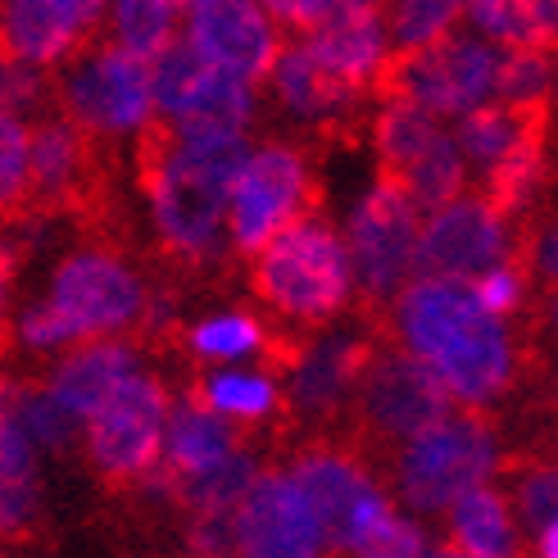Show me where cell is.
Wrapping results in <instances>:
<instances>
[{
  "instance_id": "obj_1",
  "label": "cell",
  "mask_w": 558,
  "mask_h": 558,
  "mask_svg": "<svg viewBox=\"0 0 558 558\" xmlns=\"http://www.w3.org/2000/svg\"><path fill=\"white\" fill-rule=\"evenodd\" d=\"M390 341L423 364L450 400L468 413L490 417V409L518 386L526 354L509 323L490 318L472 282L413 277L381 314Z\"/></svg>"
},
{
  "instance_id": "obj_2",
  "label": "cell",
  "mask_w": 558,
  "mask_h": 558,
  "mask_svg": "<svg viewBox=\"0 0 558 558\" xmlns=\"http://www.w3.org/2000/svg\"><path fill=\"white\" fill-rule=\"evenodd\" d=\"M250 159L236 132H191L169 119H150L136 132V182H142L159 250L178 272L222 264V218L228 191Z\"/></svg>"
},
{
  "instance_id": "obj_3",
  "label": "cell",
  "mask_w": 558,
  "mask_h": 558,
  "mask_svg": "<svg viewBox=\"0 0 558 558\" xmlns=\"http://www.w3.org/2000/svg\"><path fill=\"white\" fill-rule=\"evenodd\" d=\"M250 291L287 327L318 337V327L345 314L354 291L345 241L323 214L295 222L287 236H277L250 259Z\"/></svg>"
},
{
  "instance_id": "obj_4",
  "label": "cell",
  "mask_w": 558,
  "mask_h": 558,
  "mask_svg": "<svg viewBox=\"0 0 558 558\" xmlns=\"http://www.w3.org/2000/svg\"><path fill=\"white\" fill-rule=\"evenodd\" d=\"M41 310L54 318L64 345L92 341H123L146 331L150 318V287L119 245L92 241L60 259L50 277Z\"/></svg>"
},
{
  "instance_id": "obj_5",
  "label": "cell",
  "mask_w": 558,
  "mask_h": 558,
  "mask_svg": "<svg viewBox=\"0 0 558 558\" xmlns=\"http://www.w3.org/2000/svg\"><path fill=\"white\" fill-rule=\"evenodd\" d=\"M499 436L495 417L450 409L432 423L427 432H417L404 440L390 463V482H396L400 499L413 513H445L459 495L486 486V477L499 468Z\"/></svg>"
},
{
  "instance_id": "obj_6",
  "label": "cell",
  "mask_w": 558,
  "mask_h": 558,
  "mask_svg": "<svg viewBox=\"0 0 558 558\" xmlns=\"http://www.w3.org/2000/svg\"><path fill=\"white\" fill-rule=\"evenodd\" d=\"M314 214H323V191L310 155L291 142L250 146V159L228 191V232L236 255L255 259L264 245Z\"/></svg>"
},
{
  "instance_id": "obj_7",
  "label": "cell",
  "mask_w": 558,
  "mask_h": 558,
  "mask_svg": "<svg viewBox=\"0 0 558 558\" xmlns=\"http://www.w3.org/2000/svg\"><path fill=\"white\" fill-rule=\"evenodd\" d=\"M445 413H450V396L440 390V381L413 354H404L386 331L368 359L364 377H359L345 440L359 454L400 450L404 440L440 423Z\"/></svg>"
},
{
  "instance_id": "obj_8",
  "label": "cell",
  "mask_w": 558,
  "mask_h": 558,
  "mask_svg": "<svg viewBox=\"0 0 558 558\" xmlns=\"http://www.w3.org/2000/svg\"><path fill=\"white\" fill-rule=\"evenodd\" d=\"M495 73H499V50L454 27V33L436 41L432 50L386 54L368 96L417 105L423 114H432L440 123V119H463L472 109L490 105Z\"/></svg>"
},
{
  "instance_id": "obj_9",
  "label": "cell",
  "mask_w": 558,
  "mask_h": 558,
  "mask_svg": "<svg viewBox=\"0 0 558 558\" xmlns=\"http://www.w3.org/2000/svg\"><path fill=\"white\" fill-rule=\"evenodd\" d=\"M169 386L155 373H132L87 423H82V454L105 490H142L159 468L163 423H169Z\"/></svg>"
},
{
  "instance_id": "obj_10",
  "label": "cell",
  "mask_w": 558,
  "mask_h": 558,
  "mask_svg": "<svg viewBox=\"0 0 558 558\" xmlns=\"http://www.w3.org/2000/svg\"><path fill=\"white\" fill-rule=\"evenodd\" d=\"M54 109L87 136L114 142L123 132H142L155 119L150 64L132 60L119 46L92 41L64 69H54Z\"/></svg>"
},
{
  "instance_id": "obj_11",
  "label": "cell",
  "mask_w": 558,
  "mask_h": 558,
  "mask_svg": "<svg viewBox=\"0 0 558 558\" xmlns=\"http://www.w3.org/2000/svg\"><path fill=\"white\" fill-rule=\"evenodd\" d=\"M536 228L526 222H505L477 191H463L459 201L440 205L417 222V277H445V282H477L482 272L526 259L532 264Z\"/></svg>"
},
{
  "instance_id": "obj_12",
  "label": "cell",
  "mask_w": 558,
  "mask_h": 558,
  "mask_svg": "<svg viewBox=\"0 0 558 558\" xmlns=\"http://www.w3.org/2000/svg\"><path fill=\"white\" fill-rule=\"evenodd\" d=\"M413 255H417V209L390 186L386 178L373 182V191L350 214V282L364 291L368 314L381 318L409 282H413Z\"/></svg>"
},
{
  "instance_id": "obj_13",
  "label": "cell",
  "mask_w": 558,
  "mask_h": 558,
  "mask_svg": "<svg viewBox=\"0 0 558 558\" xmlns=\"http://www.w3.org/2000/svg\"><path fill=\"white\" fill-rule=\"evenodd\" d=\"M186 46L205 69L236 77L245 87L264 82L282 54L277 23L264 5H236V0H201V5H182Z\"/></svg>"
},
{
  "instance_id": "obj_14",
  "label": "cell",
  "mask_w": 558,
  "mask_h": 558,
  "mask_svg": "<svg viewBox=\"0 0 558 558\" xmlns=\"http://www.w3.org/2000/svg\"><path fill=\"white\" fill-rule=\"evenodd\" d=\"M287 482L304 495V505L314 509L327 549H337L345 536L350 518L359 513L368 495H377V477L368 468V454H359L345 436H310L295 445L287 459Z\"/></svg>"
},
{
  "instance_id": "obj_15",
  "label": "cell",
  "mask_w": 558,
  "mask_h": 558,
  "mask_svg": "<svg viewBox=\"0 0 558 558\" xmlns=\"http://www.w3.org/2000/svg\"><path fill=\"white\" fill-rule=\"evenodd\" d=\"M236 558H327L323 526L287 472L259 468L232 513Z\"/></svg>"
},
{
  "instance_id": "obj_16",
  "label": "cell",
  "mask_w": 558,
  "mask_h": 558,
  "mask_svg": "<svg viewBox=\"0 0 558 558\" xmlns=\"http://www.w3.org/2000/svg\"><path fill=\"white\" fill-rule=\"evenodd\" d=\"M105 33V5L92 0H14L0 5V60L27 69L69 64Z\"/></svg>"
},
{
  "instance_id": "obj_17",
  "label": "cell",
  "mask_w": 558,
  "mask_h": 558,
  "mask_svg": "<svg viewBox=\"0 0 558 558\" xmlns=\"http://www.w3.org/2000/svg\"><path fill=\"white\" fill-rule=\"evenodd\" d=\"M314 54V64L337 77L345 92L368 96L373 82L386 64V27H381V5H331L327 23L318 33L300 41Z\"/></svg>"
},
{
  "instance_id": "obj_18",
  "label": "cell",
  "mask_w": 558,
  "mask_h": 558,
  "mask_svg": "<svg viewBox=\"0 0 558 558\" xmlns=\"http://www.w3.org/2000/svg\"><path fill=\"white\" fill-rule=\"evenodd\" d=\"M268 77H272L277 100H282L295 119L310 123L323 142H354L359 105H364V96H354V92L341 87L337 77H327L300 41L282 46V54H277V64H272Z\"/></svg>"
},
{
  "instance_id": "obj_19",
  "label": "cell",
  "mask_w": 558,
  "mask_h": 558,
  "mask_svg": "<svg viewBox=\"0 0 558 558\" xmlns=\"http://www.w3.org/2000/svg\"><path fill=\"white\" fill-rule=\"evenodd\" d=\"M245 432L222 423L218 413L201 409L191 396H178L169 404V423H163V450H159V468L150 477L159 486H182L214 472L218 463H228L232 454L245 450Z\"/></svg>"
},
{
  "instance_id": "obj_20",
  "label": "cell",
  "mask_w": 558,
  "mask_h": 558,
  "mask_svg": "<svg viewBox=\"0 0 558 558\" xmlns=\"http://www.w3.org/2000/svg\"><path fill=\"white\" fill-rule=\"evenodd\" d=\"M132 373H142V368H136V350L128 341H92V345H73L60 364L50 368L46 390L77 423H87Z\"/></svg>"
},
{
  "instance_id": "obj_21",
  "label": "cell",
  "mask_w": 558,
  "mask_h": 558,
  "mask_svg": "<svg viewBox=\"0 0 558 558\" xmlns=\"http://www.w3.org/2000/svg\"><path fill=\"white\" fill-rule=\"evenodd\" d=\"M549 132V105H505V100H490L482 109L463 114L459 132H454V146L463 155V163H472L482 178L505 163L518 146H526L532 136Z\"/></svg>"
},
{
  "instance_id": "obj_22",
  "label": "cell",
  "mask_w": 558,
  "mask_h": 558,
  "mask_svg": "<svg viewBox=\"0 0 558 558\" xmlns=\"http://www.w3.org/2000/svg\"><path fill=\"white\" fill-rule=\"evenodd\" d=\"M445 513H450V549L463 558H532L505 490L477 486L459 495Z\"/></svg>"
},
{
  "instance_id": "obj_23",
  "label": "cell",
  "mask_w": 558,
  "mask_h": 558,
  "mask_svg": "<svg viewBox=\"0 0 558 558\" xmlns=\"http://www.w3.org/2000/svg\"><path fill=\"white\" fill-rule=\"evenodd\" d=\"M186 396L218 413L222 423H232V427H259L268 423V417H282V386H277L264 368L255 373H245V368H214L205 377H195Z\"/></svg>"
},
{
  "instance_id": "obj_24",
  "label": "cell",
  "mask_w": 558,
  "mask_h": 558,
  "mask_svg": "<svg viewBox=\"0 0 558 558\" xmlns=\"http://www.w3.org/2000/svg\"><path fill=\"white\" fill-rule=\"evenodd\" d=\"M423 549H427L423 526L409 522L396 505H390L386 490L368 495L364 505H359V513L345 526V536L337 541L341 558H423Z\"/></svg>"
},
{
  "instance_id": "obj_25",
  "label": "cell",
  "mask_w": 558,
  "mask_h": 558,
  "mask_svg": "<svg viewBox=\"0 0 558 558\" xmlns=\"http://www.w3.org/2000/svg\"><path fill=\"white\" fill-rule=\"evenodd\" d=\"M105 33L114 37L109 46H119L123 54H132V60H155V54H163L178 33H182V5H163V0H146V5H132V0H123V5H109L105 10Z\"/></svg>"
},
{
  "instance_id": "obj_26",
  "label": "cell",
  "mask_w": 558,
  "mask_h": 558,
  "mask_svg": "<svg viewBox=\"0 0 558 558\" xmlns=\"http://www.w3.org/2000/svg\"><path fill=\"white\" fill-rule=\"evenodd\" d=\"M554 5H463V19L482 27V41L495 50H554Z\"/></svg>"
},
{
  "instance_id": "obj_27",
  "label": "cell",
  "mask_w": 558,
  "mask_h": 558,
  "mask_svg": "<svg viewBox=\"0 0 558 558\" xmlns=\"http://www.w3.org/2000/svg\"><path fill=\"white\" fill-rule=\"evenodd\" d=\"M10 409H14V417H19L23 436L33 440V450L41 445V450H50V454H69V450H77V445H82V423H77V417H73L60 400L50 396L46 381H41V386L14 381Z\"/></svg>"
},
{
  "instance_id": "obj_28",
  "label": "cell",
  "mask_w": 558,
  "mask_h": 558,
  "mask_svg": "<svg viewBox=\"0 0 558 558\" xmlns=\"http://www.w3.org/2000/svg\"><path fill=\"white\" fill-rule=\"evenodd\" d=\"M495 472H505V477L513 482V499H518V509L513 518H522L526 526H532V536H545V532H558L554 526V463L545 454H509V459H499ZM518 522V526H522Z\"/></svg>"
},
{
  "instance_id": "obj_29",
  "label": "cell",
  "mask_w": 558,
  "mask_h": 558,
  "mask_svg": "<svg viewBox=\"0 0 558 558\" xmlns=\"http://www.w3.org/2000/svg\"><path fill=\"white\" fill-rule=\"evenodd\" d=\"M463 23V5H390L381 10L386 54H417L445 41Z\"/></svg>"
},
{
  "instance_id": "obj_30",
  "label": "cell",
  "mask_w": 558,
  "mask_h": 558,
  "mask_svg": "<svg viewBox=\"0 0 558 558\" xmlns=\"http://www.w3.org/2000/svg\"><path fill=\"white\" fill-rule=\"evenodd\" d=\"M33 214V173H27V123L0 114V218L19 228Z\"/></svg>"
},
{
  "instance_id": "obj_31",
  "label": "cell",
  "mask_w": 558,
  "mask_h": 558,
  "mask_svg": "<svg viewBox=\"0 0 558 558\" xmlns=\"http://www.w3.org/2000/svg\"><path fill=\"white\" fill-rule=\"evenodd\" d=\"M554 50H499L495 96L505 105H549Z\"/></svg>"
},
{
  "instance_id": "obj_32",
  "label": "cell",
  "mask_w": 558,
  "mask_h": 558,
  "mask_svg": "<svg viewBox=\"0 0 558 558\" xmlns=\"http://www.w3.org/2000/svg\"><path fill=\"white\" fill-rule=\"evenodd\" d=\"M54 109V77L46 69H27V64H10L0 60V114L5 119H46Z\"/></svg>"
},
{
  "instance_id": "obj_33",
  "label": "cell",
  "mask_w": 558,
  "mask_h": 558,
  "mask_svg": "<svg viewBox=\"0 0 558 558\" xmlns=\"http://www.w3.org/2000/svg\"><path fill=\"white\" fill-rule=\"evenodd\" d=\"M526 291H532V264L526 259H509V264H499L472 282L477 304L499 323H513L526 310Z\"/></svg>"
},
{
  "instance_id": "obj_34",
  "label": "cell",
  "mask_w": 558,
  "mask_h": 558,
  "mask_svg": "<svg viewBox=\"0 0 558 558\" xmlns=\"http://www.w3.org/2000/svg\"><path fill=\"white\" fill-rule=\"evenodd\" d=\"M19 250H14V241L10 236H0V354L10 350V341H5V314H10V291H14V272H19Z\"/></svg>"
},
{
  "instance_id": "obj_35",
  "label": "cell",
  "mask_w": 558,
  "mask_h": 558,
  "mask_svg": "<svg viewBox=\"0 0 558 558\" xmlns=\"http://www.w3.org/2000/svg\"><path fill=\"white\" fill-rule=\"evenodd\" d=\"M10 396H14V377L5 373V354H0V409L10 404Z\"/></svg>"
},
{
  "instance_id": "obj_36",
  "label": "cell",
  "mask_w": 558,
  "mask_h": 558,
  "mask_svg": "<svg viewBox=\"0 0 558 558\" xmlns=\"http://www.w3.org/2000/svg\"><path fill=\"white\" fill-rule=\"evenodd\" d=\"M423 558H463V554L450 549V545H436V549H423Z\"/></svg>"
}]
</instances>
